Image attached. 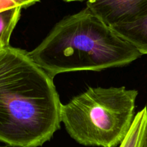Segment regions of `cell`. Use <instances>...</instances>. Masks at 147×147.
<instances>
[{
    "label": "cell",
    "mask_w": 147,
    "mask_h": 147,
    "mask_svg": "<svg viewBox=\"0 0 147 147\" xmlns=\"http://www.w3.org/2000/svg\"><path fill=\"white\" fill-rule=\"evenodd\" d=\"M53 79L27 52L11 46L0 52V142L38 147L51 139L61 122Z\"/></svg>",
    "instance_id": "1"
},
{
    "label": "cell",
    "mask_w": 147,
    "mask_h": 147,
    "mask_svg": "<svg viewBox=\"0 0 147 147\" xmlns=\"http://www.w3.org/2000/svg\"><path fill=\"white\" fill-rule=\"evenodd\" d=\"M110 27L132 44L141 55L147 54V15L133 22L117 24Z\"/></svg>",
    "instance_id": "5"
},
{
    "label": "cell",
    "mask_w": 147,
    "mask_h": 147,
    "mask_svg": "<svg viewBox=\"0 0 147 147\" xmlns=\"http://www.w3.org/2000/svg\"><path fill=\"white\" fill-rule=\"evenodd\" d=\"M138 91L125 87L89 88L61 106V121L84 146L115 147L133 121Z\"/></svg>",
    "instance_id": "3"
},
{
    "label": "cell",
    "mask_w": 147,
    "mask_h": 147,
    "mask_svg": "<svg viewBox=\"0 0 147 147\" xmlns=\"http://www.w3.org/2000/svg\"><path fill=\"white\" fill-rule=\"evenodd\" d=\"M86 7L110 27L147 15V0H87Z\"/></svg>",
    "instance_id": "4"
},
{
    "label": "cell",
    "mask_w": 147,
    "mask_h": 147,
    "mask_svg": "<svg viewBox=\"0 0 147 147\" xmlns=\"http://www.w3.org/2000/svg\"><path fill=\"white\" fill-rule=\"evenodd\" d=\"M147 134V108L135 115L129 131L119 147H144Z\"/></svg>",
    "instance_id": "6"
},
{
    "label": "cell",
    "mask_w": 147,
    "mask_h": 147,
    "mask_svg": "<svg viewBox=\"0 0 147 147\" xmlns=\"http://www.w3.org/2000/svg\"><path fill=\"white\" fill-rule=\"evenodd\" d=\"M10 1H11L15 6L20 7L21 8H25L35 4L36 2H38L40 0H10Z\"/></svg>",
    "instance_id": "8"
},
{
    "label": "cell",
    "mask_w": 147,
    "mask_h": 147,
    "mask_svg": "<svg viewBox=\"0 0 147 147\" xmlns=\"http://www.w3.org/2000/svg\"><path fill=\"white\" fill-rule=\"evenodd\" d=\"M29 56L51 78L126 65L141 53L88 7L64 17Z\"/></svg>",
    "instance_id": "2"
},
{
    "label": "cell",
    "mask_w": 147,
    "mask_h": 147,
    "mask_svg": "<svg viewBox=\"0 0 147 147\" xmlns=\"http://www.w3.org/2000/svg\"><path fill=\"white\" fill-rule=\"evenodd\" d=\"M20 7H8L0 10V52L10 45L12 33L20 17Z\"/></svg>",
    "instance_id": "7"
},
{
    "label": "cell",
    "mask_w": 147,
    "mask_h": 147,
    "mask_svg": "<svg viewBox=\"0 0 147 147\" xmlns=\"http://www.w3.org/2000/svg\"><path fill=\"white\" fill-rule=\"evenodd\" d=\"M65 1H83V0H63Z\"/></svg>",
    "instance_id": "10"
},
{
    "label": "cell",
    "mask_w": 147,
    "mask_h": 147,
    "mask_svg": "<svg viewBox=\"0 0 147 147\" xmlns=\"http://www.w3.org/2000/svg\"><path fill=\"white\" fill-rule=\"evenodd\" d=\"M144 147H147V134H146V139H145V142H144Z\"/></svg>",
    "instance_id": "9"
}]
</instances>
